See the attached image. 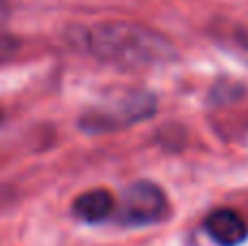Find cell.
<instances>
[{
	"mask_svg": "<svg viewBox=\"0 0 248 246\" xmlns=\"http://www.w3.org/2000/svg\"><path fill=\"white\" fill-rule=\"evenodd\" d=\"M78 33L87 52L120 70L163 65L176 57L174 46L161 33L133 22H100Z\"/></svg>",
	"mask_w": 248,
	"mask_h": 246,
	"instance_id": "obj_1",
	"label": "cell"
},
{
	"mask_svg": "<svg viewBox=\"0 0 248 246\" xmlns=\"http://www.w3.org/2000/svg\"><path fill=\"white\" fill-rule=\"evenodd\" d=\"M157 111V103L150 92L122 90L109 94L103 103L94 105L78 118V126L85 133L100 135L133 126L141 120H148Z\"/></svg>",
	"mask_w": 248,
	"mask_h": 246,
	"instance_id": "obj_2",
	"label": "cell"
},
{
	"mask_svg": "<svg viewBox=\"0 0 248 246\" xmlns=\"http://www.w3.org/2000/svg\"><path fill=\"white\" fill-rule=\"evenodd\" d=\"M168 199L159 185L150 181H135L122 194L118 207V222L124 227H150L166 220Z\"/></svg>",
	"mask_w": 248,
	"mask_h": 246,
	"instance_id": "obj_3",
	"label": "cell"
},
{
	"mask_svg": "<svg viewBox=\"0 0 248 246\" xmlns=\"http://www.w3.org/2000/svg\"><path fill=\"white\" fill-rule=\"evenodd\" d=\"M205 231L218 246H240L248 238L244 218L233 209H216L205 218Z\"/></svg>",
	"mask_w": 248,
	"mask_h": 246,
	"instance_id": "obj_4",
	"label": "cell"
},
{
	"mask_svg": "<svg viewBox=\"0 0 248 246\" xmlns=\"http://www.w3.org/2000/svg\"><path fill=\"white\" fill-rule=\"evenodd\" d=\"M72 214L87 225L103 222L113 214V199L107 190H90L72 203Z\"/></svg>",
	"mask_w": 248,
	"mask_h": 246,
	"instance_id": "obj_5",
	"label": "cell"
},
{
	"mask_svg": "<svg viewBox=\"0 0 248 246\" xmlns=\"http://www.w3.org/2000/svg\"><path fill=\"white\" fill-rule=\"evenodd\" d=\"M17 48H20V42H17L13 35L0 33V65L7 63V61L17 52Z\"/></svg>",
	"mask_w": 248,
	"mask_h": 246,
	"instance_id": "obj_6",
	"label": "cell"
},
{
	"mask_svg": "<svg viewBox=\"0 0 248 246\" xmlns=\"http://www.w3.org/2000/svg\"><path fill=\"white\" fill-rule=\"evenodd\" d=\"M0 11H2V0H0Z\"/></svg>",
	"mask_w": 248,
	"mask_h": 246,
	"instance_id": "obj_7",
	"label": "cell"
},
{
	"mask_svg": "<svg viewBox=\"0 0 248 246\" xmlns=\"http://www.w3.org/2000/svg\"><path fill=\"white\" fill-rule=\"evenodd\" d=\"M0 118H2V113H0Z\"/></svg>",
	"mask_w": 248,
	"mask_h": 246,
	"instance_id": "obj_8",
	"label": "cell"
}]
</instances>
